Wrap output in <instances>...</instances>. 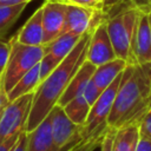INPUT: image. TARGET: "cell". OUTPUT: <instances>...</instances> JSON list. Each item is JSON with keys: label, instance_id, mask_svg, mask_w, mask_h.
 Instances as JSON below:
<instances>
[{"label": "cell", "instance_id": "5", "mask_svg": "<svg viewBox=\"0 0 151 151\" xmlns=\"http://www.w3.org/2000/svg\"><path fill=\"white\" fill-rule=\"evenodd\" d=\"M140 11L139 8L130 7L106 19L107 33L116 57L125 60L127 64L131 58V45Z\"/></svg>", "mask_w": 151, "mask_h": 151}, {"label": "cell", "instance_id": "23", "mask_svg": "<svg viewBox=\"0 0 151 151\" xmlns=\"http://www.w3.org/2000/svg\"><path fill=\"white\" fill-rule=\"evenodd\" d=\"M138 129L140 134L151 139V106L142 117V119L138 122Z\"/></svg>", "mask_w": 151, "mask_h": 151}, {"label": "cell", "instance_id": "30", "mask_svg": "<svg viewBox=\"0 0 151 151\" xmlns=\"http://www.w3.org/2000/svg\"><path fill=\"white\" fill-rule=\"evenodd\" d=\"M20 136V134H19ZM19 136H13L11 138H7L6 140H4L2 143H0V151H11V149L14 146V144L17 143Z\"/></svg>", "mask_w": 151, "mask_h": 151}, {"label": "cell", "instance_id": "14", "mask_svg": "<svg viewBox=\"0 0 151 151\" xmlns=\"http://www.w3.org/2000/svg\"><path fill=\"white\" fill-rule=\"evenodd\" d=\"M42 7L40 6L24 24V26L18 31L14 35L15 40L31 46H40L42 45Z\"/></svg>", "mask_w": 151, "mask_h": 151}, {"label": "cell", "instance_id": "29", "mask_svg": "<svg viewBox=\"0 0 151 151\" xmlns=\"http://www.w3.org/2000/svg\"><path fill=\"white\" fill-rule=\"evenodd\" d=\"M26 144H27V134L26 131H24L20 133L17 143L11 149V151H26Z\"/></svg>", "mask_w": 151, "mask_h": 151}, {"label": "cell", "instance_id": "21", "mask_svg": "<svg viewBox=\"0 0 151 151\" xmlns=\"http://www.w3.org/2000/svg\"><path fill=\"white\" fill-rule=\"evenodd\" d=\"M28 4H15V5H0V39L8 32V29L15 24L24 9Z\"/></svg>", "mask_w": 151, "mask_h": 151}, {"label": "cell", "instance_id": "11", "mask_svg": "<svg viewBox=\"0 0 151 151\" xmlns=\"http://www.w3.org/2000/svg\"><path fill=\"white\" fill-rule=\"evenodd\" d=\"M42 46L54 40L58 35L64 33L66 21L67 4L46 0L42 5Z\"/></svg>", "mask_w": 151, "mask_h": 151}, {"label": "cell", "instance_id": "6", "mask_svg": "<svg viewBox=\"0 0 151 151\" xmlns=\"http://www.w3.org/2000/svg\"><path fill=\"white\" fill-rule=\"evenodd\" d=\"M34 92L8 100L0 117V143L25 131Z\"/></svg>", "mask_w": 151, "mask_h": 151}, {"label": "cell", "instance_id": "32", "mask_svg": "<svg viewBox=\"0 0 151 151\" xmlns=\"http://www.w3.org/2000/svg\"><path fill=\"white\" fill-rule=\"evenodd\" d=\"M32 0H0V5H15V4H29Z\"/></svg>", "mask_w": 151, "mask_h": 151}, {"label": "cell", "instance_id": "34", "mask_svg": "<svg viewBox=\"0 0 151 151\" xmlns=\"http://www.w3.org/2000/svg\"><path fill=\"white\" fill-rule=\"evenodd\" d=\"M54 1H60V2H65V4H70L71 0H54Z\"/></svg>", "mask_w": 151, "mask_h": 151}, {"label": "cell", "instance_id": "9", "mask_svg": "<svg viewBox=\"0 0 151 151\" xmlns=\"http://www.w3.org/2000/svg\"><path fill=\"white\" fill-rule=\"evenodd\" d=\"M151 64V31L147 11H140L136 25L129 65Z\"/></svg>", "mask_w": 151, "mask_h": 151}, {"label": "cell", "instance_id": "19", "mask_svg": "<svg viewBox=\"0 0 151 151\" xmlns=\"http://www.w3.org/2000/svg\"><path fill=\"white\" fill-rule=\"evenodd\" d=\"M63 109L67 114V117L73 123L81 126L87 118L91 105L87 103L84 94H79V96H76L73 99H71L68 103H66L63 106Z\"/></svg>", "mask_w": 151, "mask_h": 151}, {"label": "cell", "instance_id": "27", "mask_svg": "<svg viewBox=\"0 0 151 151\" xmlns=\"http://www.w3.org/2000/svg\"><path fill=\"white\" fill-rule=\"evenodd\" d=\"M134 151H151V139L140 134L134 146Z\"/></svg>", "mask_w": 151, "mask_h": 151}, {"label": "cell", "instance_id": "1", "mask_svg": "<svg viewBox=\"0 0 151 151\" xmlns=\"http://www.w3.org/2000/svg\"><path fill=\"white\" fill-rule=\"evenodd\" d=\"M151 106V64L129 65L122 79L109 116V126L120 129L138 124Z\"/></svg>", "mask_w": 151, "mask_h": 151}, {"label": "cell", "instance_id": "16", "mask_svg": "<svg viewBox=\"0 0 151 151\" xmlns=\"http://www.w3.org/2000/svg\"><path fill=\"white\" fill-rule=\"evenodd\" d=\"M80 38L81 35L76 34L73 32H64L51 42L44 45L45 52L51 53L59 60H63L73 50Z\"/></svg>", "mask_w": 151, "mask_h": 151}, {"label": "cell", "instance_id": "7", "mask_svg": "<svg viewBox=\"0 0 151 151\" xmlns=\"http://www.w3.org/2000/svg\"><path fill=\"white\" fill-rule=\"evenodd\" d=\"M52 138L59 151H71L81 140V126L73 123L63 106L54 105L50 111Z\"/></svg>", "mask_w": 151, "mask_h": 151}, {"label": "cell", "instance_id": "8", "mask_svg": "<svg viewBox=\"0 0 151 151\" xmlns=\"http://www.w3.org/2000/svg\"><path fill=\"white\" fill-rule=\"evenodd\" d=\"M103 20H106V18L101 9L88 8L77 4H67L64 32H73L83 35L92 31Z\"/></svg>", "mask_w": 151, "mask_h": 151}, {"label": "cell", "instance_id": "22", "mask_svg": "<svg viewBox=\"0 0 151 151\" xmlns=\"http://www.w3.org/2000/svg\"><path fill=\"white\" fill-rule=\"evenodd\" d=\"M61 60H59L58 58H55L54 55H52L51 53L45 52L41 60L39 61V72H40V80H44L60 63ZM41 83V81H40Z\"/></svg>", "mask_w": 151, "mask_h": 151}, {"label": "cell", "instance_id": "35", "mask_svg": "<svg viewBox=\"0 0 151 151\" xmlns=\"http://www.w3.org/2000/svg\"><path fill=\"white\" fill-rule=\"evenodd\" d=\"M4 107H5V106H2V107L0 109V117H1V113H2V110H4Z\"/></svg>", "mask_w": 151, "mask_h": 151}, {"label": "cell", "instance_id": "3", "mask_svg": "<svg viewBox=\"0 0 151 151\" xmlns=\"http://www.w3.org/2000/svg\"><path fill=\"white\" fill-rule=\"evenodd\" d=\"M122 73L100 93L94 104L91 105L87 118L81 125V140L71 151H92L100 145L105 132L110 127L107 120L122 79Z\"/></svg>", "mask_w": 151, "mask_h": 151}, {"label": "cell", "instance_id": "28", "mask_svg": "<svg viewBox=\"0 0 151 151\" xmlns=\"http://www.w3.org/2000/svg\"><path fill=\"white\" fill-rule=\"evenodd\" d=\"M104 0H71L70 4H77V5H81L88 8H96V9H101V5H103Z\"/></svg>", "mask_w": 151, "mask_h": 151}, {"label": "cell", "instance_id": "18", "mask_svg": "<svg viewBox=\"0 0 151 151\" xmlns=\"http://www.w3.org/2000/svg\"><path fill=\"white\" fill-rule=\"evenodd\" d=\"M139 137L138 124H130L117 129L114 137L113 151H134L136 143Z\"/></svg>", "mask_w": 151, "mask_h": 151}, {"label": "cell", "instance_id": "20", "mask_svg": "<svg viewBox=\"0 0 151 151\" xmlns=\"http://www.w3.org/2000/svg\"><path fill=\"white\" fill-rule=\"evenodd\" d=\"M130 7L147 11L151 7V0H104L101 5V11L107 19L117 14L118 12Z\"/></svg>", "mask_w": 151, "mask_h": 151}, {"label": "cell", "instance_id": "25", "mask_svg": "<svg viewBox=\"0 0 151 151\" xmlns=\"http://www.w3.org/2000/svg\"><path fill=\"white\" fill-rule=\"evenodd\" d=\"M101 92H103V91H100V90L96 86V84L92 81V78H91L90 83L87 84V86H86V88H85V91H84V97H85V99L87 100V103H88L90 105H92V104H94V101L98 99V97L100 96Z\"/></svg>", "mask_w": 151, "mask_h": 151}, {"label": "cell", "instance_id": "26", "mask_svg": "<svg viewBox=\"0 0 151 151\" xmlns=\"http://www.w3.org/2000/svg\"><path fill=\"white\" fill-rule=\"evenodd\" d=\"M9 50H11V42L0 39V78H1L2 72L5 70L7 58L9 54Z\"/></svg>", "mask_w": 151, "mask_h": 151}, {"label": "cell", "instance_id": "24", "mask_svg": "<svg viewBox=\"0 0 151 151\" xmlns=\"http://www.w3.org/2000/svg\"><path fill=\"white\" fill-rule=\"evenodd\" d=\"M116 129L109 127L107 131L105 132L101 142H100V151H113V145H114V137H116Z\"/></svg>", "mask_w": 151, "mask_h": 151}, {"label": "cell", "instance_id": "2", "mask_svg": "<svg viewBox=\"0 0 151 151\" xmlns=\"http://www.w3.org/2000/svg\"><path fill=\"white\" fill-rule=\"evenodd\" d=\"M91 33L92 31L84 33L73 50L44 80H41L35 88L31 111L25 126L26 132L34 129L50 113L53 106L58 104V100L64 93L70 80L76 74L80 65L86 60Z\"/></svg>", "mask_w": 151, "mask_h": 151}, {"label": "cell", "instance_id": "15", "mask_svg": "<svg viewBox=\"0 0 151 151\" xmlns=\"http://www.w3.org/2000/svg\"><path fill=\"white\" fill-rule=\"evenodd\" d=\"M126 66L127 63L119 58H116L99 66H96V70L92 76V81L100 91H104L124 71Z\"/></svg>", "mask_w": 151, "mask_h": 151}, {"label": "cell", "instance_id": "4", "mask_svg": "<svg viewBox=\"0 0 151 151\" xmlns=\"http://www.w3.org/2000/svg\"><path fill=\"white\" fill-rule=\"evenodd\" d=\"M9 54L7 58L5 70L0 78L6 94L12 90V87L18 83V80L24 74H26L34 65H37L41 60L45 53V48L42 45H24L17 41L14 37L9 40Z\"/></svg>", "mask_w": 151, "mask_h": 151}, {"label": "cell", "instance_id": "17", "mask_svg": "<svg viewBox=\"0 0 151 151\" xmlns=\"http://www.w3.org/2000/svg\"><path fill=\"white\" fill-rule=\"evenodd\" d=\"M40 72H39V63L34 65L26 74H24L18 83L12 87V90L7 93V99L13 100L18 97L25 96L27 93L34 92L38 85L40 84Z\"/></svg>", "mask_w": 151, "mask_h": 151}, {"label": "cell", "instance_id": "31", "mask_svg": "<svg viewBox=\"0 0 151 151\" xmlns=\"http://www.w3.org/2000/svg\"><path fill=\"white\" fill-rule=\"evenodd\" d=\"M7 103H8V99H7V94H6V92L4 91V87H2V83H1V79H0V109H1L2 106H5Z\"/></svg>", "mask_w": 151, "mask_h": 151}, {"label": "cell", "instance_id": "12", "mask_svg": "<svg viewBox=\"0 0 151 151\" xmlns=\"http://www.w3.org/2000/svg\"><path fill=\"white\" fill-rule=\"evenodd\" d=\"M26 151H59L52 138L50 114H47L34 129L26 132Z\"/></svg>", "mask_w": 151, "mask_h": 151}, {"label": "cell", "instance_id": "33", "mask_svg": "<svg viewBox=\"0 0 151 151\" xmlns=\"http://www.w3.org/2000/svg\"><path fill=\"white\" fill-rule=\"evenodd\" d=\"M147 17H149V24H150V31H151V7L147 9Z\"/></svg>", "mask_w": 151, "mask_h": 151}, {"label": "cell", "instance_id": "10", "mask_svg": "<svg viewBox=\"0 0 151 151\" xmlns=\"http://www.w3.org/2000/svg\"><path fill=\"white\" fill-rule=\"evenodd\" d=\"M116 58L117 57L107 33L106 20H103L92 29L86 53V60L94 66H99Z\"/></svg>", "mask_w": 151, "mask_h": 151}, {"label": "cell", "instance_id": "13", "mask_svg": "<svg viewBox=\"0 0 151 151\" xmlns=\"http://www.w3.org/2000/svg\"><path fill=\"white\" fill-rule=\"evenodd\" d=\"M94 70H96V66L93 64H91L90 61L85 60L80 65V67L77 70L76 74L72 77V79L70 80L64 93L61 94L60 99L58 100V105L64 106L66 103H68L76 96L84 94V91L93 76Z\"/></svg>", "mask_w": 151, "mask_h": 151}]
</instances>
